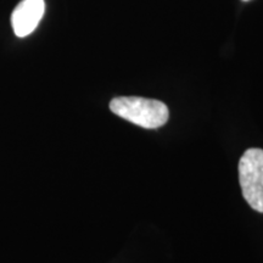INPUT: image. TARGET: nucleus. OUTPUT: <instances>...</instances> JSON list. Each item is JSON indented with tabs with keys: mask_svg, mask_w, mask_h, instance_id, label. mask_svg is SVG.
<instances>
[{
	"mask_svg": "<svg viewBox=\"0 0 263 263\" xmlns=\"http://www.w3.org/2000/svg\"><path fill=\"white\" fill-rule=\"evenodd\" d=\"M110 110L123 120L146 129L162 127L170 118V111L166 104L155 99L139 97L115 98L110 103Z\"/></svg>",
	"mask_w": 263,
	"mask_h": 263,
	"instance_id": "obj_1",
	"label": "nucleus"
},
{
	"mask_svg": "<svg viewBox=\"0 0 263 263\" xmlns=\"http://www.w3.org/2000/svg\"><path fill=\"white\" fill-rule=\"evenodd\" d=\"M242 196L255 211L263 213V150L248 149L239 162Z\"/></svg>",
	"mask_w": 263,
	"mask_h": 263,
	"instance_id": "obj_2",
	"label": "nucleus"
},
{
	"mask_svg": "<svg viewBox=\"0 0 263 263\" xmlns=\"http://www.w3.org/2000/svg\"><path fill=\"white\" fill-rule=\"evenodd\" d=\"M45 11L44 0H22L11 15V25L18 38L27 37L37 28Z\"/></svg>",
	"mask_w": 263,
	"mask_h": 263,
	"instance_id": "obj_3",
	"label": "nucleus"
}]
</instances>
